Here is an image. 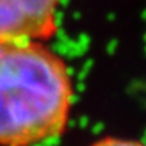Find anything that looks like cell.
<instances>
[{
  "label": "cell",
  "instance_id": "3957f363",
  "mask_svg": "<svg viewBox=\"0 0 146 146\" xmlns=\"http://www.w3.org/2000/svg\"><path fill=\"white\" fill-rule=\"evenodd\" d=\"M92 146H146L141 142L129 141V139H120V138H103L100 141L95 142Z\"/></svg>",
  "mask_w": 146,
  "mask_h": 146
},
{
  "label": "cell",
  "instance_id": "7a4b0ae2",
  "mask_svg": "<svg viewBox=\"0 0 146 146\" xmlns=\"http://www.w3.org/2000/svg\"><path fill=\"white\" fill-rule=\"evenodd\" d=\"M60 0H0V39L47 41L57 33Z\"/></svg>",
  "mask_w": 146,
  "mask_h": 146
},
{
  "label": "cell",
  "instance_id": "6da1fadb",
  "mask_svg": "<svg viewBox=\"0 0 146 146\" xmlns=\"http://www.w3.org/2000/svg\"><path fill=\"white\" fill-rule=\"evenodd\" d=\"M72 77L61 56L34 39H0V146H36L66 130Z\"/></svg>",
  "mask_w": 146,
  "mask_h": 146
}]
</instances>
